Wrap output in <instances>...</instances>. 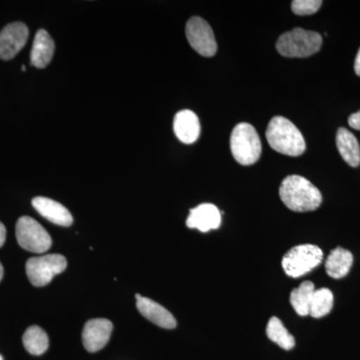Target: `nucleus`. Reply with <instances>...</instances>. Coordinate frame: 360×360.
<instances>
[{"label": "nucleus", "mask_w": 360, "mask_h": 360, "mask_svg": "<svg viewBox=\"0 0 360 360\" xmlns=\"http://www.w3.org/2000/svg\"><path fill=\"white\" fill-rule=\"evenodd\" d=\"M321 0H295L291 9L296 15H311L321 8Z\"/></svg>", "instance_id": "nucleus-22"}, {"label": "nucleus", "mask_w": 360, "mask_h": 360, "mask_svg": "<svg viewBox=\"0 0 360 360\" xmlns=\"http://www.w3.org/2000/svg\"><path fill=\"white\" fill-rule=\"evenodd\" d=\"M266 139L270 148L281 155L300 156L307 149L304 137L300 130L288 118L276 116L269 123Z\"/></svg>", "instance_id": "nucleus-2"}, {"label": "nucleus", "mask_w": 360, "mask_h": 360, "mask_svg": "<svg viewBox=\"0 0 360 360\" xmlns=\"http://www.w3.org/2000/svg\"><path fill=\"white\" fill-rule=\"evenodd\" d=\"M279 196L284 205L295 212H314L322 202L319 189L300 175L285 177L279 187Z\"/></svg>", "instance_id": "nucleus-1"}, {"label": "nucleus", "mask_w": 360, "mask_h": 360, "mask_svg": "<svg viewBox=\"0 0 360 360\" xmlns=\"http://www.w3.org/2000/svg\"><path fill=\"white\" fill-rule=\"evenodd\" d=\"M232 156L241 165H252L262 155V141L257 129L250 123H238L231 132Z\"/></svg>", "instance_id": "nucleus-4"}, {"label": "nucleus", "mask_w": 360, "mask_h": 360, "mask_svg": "<svg viewBox=\"0 0 360 360\" xmlns=\"http://www.w3.org/2000/svg\"><path fill=\"white\" fill-rule=\"evenodd\" d=\"M354 264V257L350 251L338 248L331 251L326 262V274L333 278L340 279L347 276Z\"/></svg>", "instance_id": "nucleus-17"}, {"label": "nucleus", "mask_w": 360, "mask_h": 360, "mask_svg": "<svg viewBox=\"0 0 360 360\" xmlns=\"http://www.w3.org/2000/svg\"><path fill=\"white\" fill-rule=\"evenodd\" d=\"M21 70H22V71H25V66H22V68H21Z\"/></svg>", "instance_id": "nucleus-27"}, {"label": "nucleus", "mask_w": 360, "mask_h": 360, "mask_svg": "<svg viewBox=\"0 0 360 360\" xmlns=\"http://www.w3.org/2000/svg\"><path fill=\"white\" fill-rule=\"evenodd\" d=\"M22 341L25 349L32 355L44 354L49 345L46 333L37 326H32L26 329Z\"/></svg>", "instance_id": "nucleus-19"}, {"label": "nucleus", "mask_w": 360, "mask_h": 360, "mask_svg": "<svg viewBox=\"0 0 360 360\" xmlns=\"http://www.w3.org/2000/svg\"><path fill=\"white\" fill-rule=\"evenodd\" d=\"M112 322L105 319H96L87 321L82 331V342L85 349L96 352L103 349L110 340Z\"/></svg>", "instance_id": "nucleus-10"}, {"label": "nucleus", "mask_w": 360, "mask_h": 360, "mask_svg": "<svg viewBox=\"0 0 360 360\" xmlns=\"http://www.w3.org/2000/svg\"><path fill=\"white\" fill-rule=\"evenodd\" d=\"M333 307V295L328 288L315 290L312 297L309 315L314 319H321L331 311Z\"/></svg>", "instance_id": "nucleus-21"}, {"label": "nucleus", "mask_w": 360, "mask_h": 360, "mask_svg": "<svg viewBox=\"0 0 360 360\" xmlns=\"http://www.w3.org/2000/svg\"><path fill=\"white\" fill-rule=\"evenodd\" d=\"M28 27L22 22L6 25L0 32V59L11 60L25 47L28 39Z\"/></svg>", "instance_id": "nucleus-9"}, {"label": "nucleus", "mask_w": 360, "mask_h": 360, "mask_svg": "<svg viewBox=\"0 0 360 360\" xmlns=\"http://www.w3.org/2000/svg\"><path fill=\"white\" fill-rule=\"evenodd\" d=\"M266 335L272 342L276 343L284 350H290L295 347V338L288 333V329L284 328L283 321L276 316L269 319Z\"/></svg>", "instance_id": "nucleus-20"}, {"label": "nucleus", "mask_w": 360, "mask_h": 360, "mask_svg": "<svg viewBox=\"0 0 360 360\" xmlns=\"http://www.w3.org/2000/svg\"><path fill=\"white\" fill-rule=\"evenodd\" d=\"M348 124L352 129L360 130V110L349 116Z\"/></svg>", "instance_id": "nucleus-23"}, {"label": "nucleus", "mask_w": 360, "mask_h": 360, "mask_svg": "<svg viewBox=\"0 0 360 360\" xmlns=\"http://www.w3.org/2000/svg\"><path fill=\"white\" fill-rule=\"evenodd\" d=\"M4 266L0 264V281H1L2 277H4Z\"/></svg>", "instance_id": "nucleus-26"}, {"label": "nucleus", "mask_w": 360, "mask_h": 360, "mask_svg": "<svg viewBox=\"0 0 360 360\" xmlns=\"http://www.w3.org/2000/svg\"><path fill=\"white\" fill-rule=\"evenodd\" d=\"M0 360H4V359H2L1 355H0Z\"/></svg>", "instance_id": "nucleus-28"}, {"label": "nucleus", "mask_w": 360, "mask_h": 360, "mask_svg": "<svg viewBox=\"0 0 360 360\" xmlns=\"http://www.w3.org/2000/svg\"><path fill=\"white\" fill-rule=\"evenodd\" d=\"M56 44L49 33L44 30H39L35 34L30 60L32 65L37 68H44L51 63L53 58Z\"/></svg>", "instance_id": "nucleus-15"}, {"label": "nucleus", "mask_w": 360, "mask_h": 360, "mask_svg": "<svg viewBox=\"0 0 360 360\" xmlns=\"http://www.w3.org/2000/svg\"><path fill=\"white\" fill-rule=\"evenodd\" d=\"M336 146L341 158L352 167L360 165V146L356 137L349 130L340 127L336 134Z\"/></svg>", "instance_id": "nucleus-16"}, {"label": "nucleus", "mask_w": 360, "mask_h": 360, "mask_svg": "<svg viewBox=\"0 0 360 360\" xmlns=\"http://www.w3.org/2000/svg\"><path fill=\"white\" fill-rule=\"evenodd\" d=\"M136 298V307L139 312L149 321L165 329H174L176 328L177 322L174 315L160 303L153 302L150 298L144 297L141 295H135Z\"/></svg>", "instance_id": "nucleus-12"}, {"label": "nucleus", "mask_w": 360, "mask_h": 360, "mask_svg": "<svg viewBox=\"0 0 360 360\" xmlns=\"http://www.w3.org/2000/svg\"><path fill=\"white\" fill-rule=\"evenodd\" d=\"M16 239L23 250L44 253L51 248L52 240L49 232L37 220L30 217L18 219L15 227Z\"/></svg>", "instance_id": "nucleus-7"}, {"label": "nucleus", "mask_w": 360, "mask_h": 360, "mask_svg": "<svg viewBox=\"0 0 360 360\" xmlns=\"http://www.w3.org/2000/svg\"><path fill=\"white\" fill-rule=\"evenodd\" d=\"M321 45L319 33L295 27L279 37L276 49L284 58H309L321 51Z\"/></svg>", "instance_id": "nucleus-3"}, {"label": "nucleus", "mask_w": 360, "mask_h": 360, "mask_svg": "<svg viewBox=\"0 0 360 360\" xmlns=\"http://www.w3.org/2000/svg\"><path fill=\"white\" fill-rule=\"evenodd\" d=\"M32 205L41 217L52 224L65 227L70 226L73 224V217L70 210L58 201L37 196L33 198Z\"/></svg>", "instance_id": "nucleus-13"}, {"label": "nucleus", "mask_w": 360, "mask_h": 360, "mask_svg": "<svg viewBox=\"0 0 360 360\" xmlns=\"http://www.w3.org/2000/svg\"><path fill=\"white\" fill-rule=\"evenodd\" d=\"M187 40L194 51L205 58H212L217 51V44L212 26L203 18L194 16L187 21Z\"/></svg>", "instance_id": "nucleus-8"}, {"label": "nucleus", "mask_w": 360, "mask_h": 360, "mask_svg": "<svg viewBox=\"0 0 360 360\" xmlns=\"http://www.w3.org/2000/svg\"><path fill=\"white\" fill-rule=\"evenodd\" d=\"M354 70L355 73L360 77V49L359 52H357L356 58H355Z\"/></svg>", "instance_id": "nucleus-25"}, {"label": "nucleus", "mask_w": 360, "mask_h": 360, "mask_svg": "<svg viewBox=\"0 0 360 360\" xmlns=\"http://www.w3.org/2000/svg\"><path fill=\"white\" fill-rule=\"evenodd\" d=\"M68 262L63 255H46L32 257L26 262V274L30 283L37 288L47 285L53 277L65 271Z\"/></svg>", "instance_id": "nucleus-6"}, {"label": "nucleus", "mask_w": 360, "mask_h": 360, "mask_svg": "<svg viewBox=\"0 0 360 360\" xmlns=\"http://www.w3.org/2000/svg\"><path fill=\"white\" fill-rule=\"evenodd\" d=\"M174 134L182 143L191 144L200 135V122L193 111L184 110L174 116Z\"/></svg>", "instance_id": "nucleus-14"}, {"label": "nucleus", "mask_w": 360, "mask_h": 360, "mask_svg": "<svg viewBox=\"0 0 360 360\" xmlns=\"http://www.w3.org/2000/svg\"><path fill=\"white\" fill-rule=\"evenodd\" d=\"M322 259L323 252L319 246L300 245L286 252L283 258V267L288 276L297 278L319 266Z\"/></svg>", "instance_id": "nucleus-5"}, {"label": "nucleus", "mask_w": 360, "mask_h": 360, "mask_svg": "<svg viewBox=\"0 0 360 360\" xmlns=\"http://www.w3.org/2000/svg\"><path fill=\"white\" fill-rule=\"evenodd\" d=\"M221 224V213L212 203H202L191 210L186 225L189 229H196L201 232L217 229Z\"/></svg>", "instance_id": "nucleus-11"}, {"label": "nucleus", "mask_w": 360, "mask_h": 360, "mask_svg": "<svg viewBox=\"0 0 360 360\" xmlns=\"http://www.w3.org/2000/svg\"><path fill=\"white\" fill-rule=\"evenodd\" d=\"M6 239V229L4 224L0 221V248L4 245Z\"/></svg>", "instance_id": "nucleus-24"}, {"label": "nucleus", "mask_w": 360, "mask_h": 360, "mask_svg": "<svg viewBox=\"0 0 360 360\" xmlns=\"http://www.w3.org/2000/svg\"><path fill=\"white\" fill-rule=\"evenodd\" d=\"M314 291V284L311 281H304L297 288L291 291L290 303L296 314L300 316L309 315Z\"/></svg>", "instance_id": "nucleus-18"}]
</instances>
